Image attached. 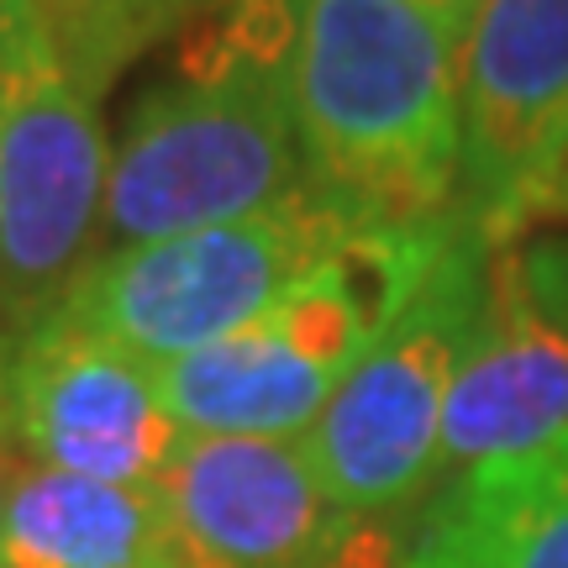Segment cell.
I'll return each mask as SVG.
<instances>
[{
	"mask_svg": "<svg viewBox=\"0 0 568 568\" xmlns=\"http://www.w3.org/2000/svg\"><path fill=\"white\" fill-rule=\"evenodd\" d=\"M290 111L311 190L374 222L458 211V42L406 0H290Z\"/></svg>",
	"mask_w": 568,
	"mask_h": 568,
	"instance_id": "1",
	"label": "cell"
},
{
	"mask_svg": "<svg viewBox=\"0 0 568 568\" xmlns=\"http://www.w3.org/2000/svg\"><path fill=\"white\" fill-rule=\"evenodd\" d=\"M437 222L358 216L264 316L232 337L153 364L163 410L195 437H305L458 237Z\"/></svg>",
	"mask_w": 568,
	"mask_h": 568,
	"instance_id": "2",
	"label": "cell"
},
{
	"mask_svg": "<svg viewBox=\"0 0 568 568\" xmlns=\"http://www.w3.org/2000/svg\"><path fill=\"white\" fill-rule=\"evenodd\" d=\"M311 190L284 63H184L148 90L111 148L105 237L159 243L301 201Z\"/></svg>",
	"mask_w": 568,
	"mask_h": 568,
	"instance_id": "3",
	"label": "cell"
},
{
	"mask_svg": "<svg viewBox=\"0 0 568 568\" xmlns=\"http://www.w3.org/2000/svg\"><path fill=\"white\" fill-rule=\"evenodd\" d=\"M489 253L495 243L464 216L416 301L379 332L301 437L322 489L347 516L395 521L443 485V410L485 311Z\"/></svg>",
	"mask_w": 568,
	"mask_h": 568,
	"instance_id": "4",
	"label": "cell"
},
{
	"mask_svg": "<svg viewBox=\"0 0 568 568\" xmlns=\"http://www.w3.org/2000/svg\"><path fill=\"white\" fill-rule=\"evenodd\" d=\"M353 222V211L305 190L247 222L105 247L59 311L142 364H169L264 316Z\"/></svg>",
	"mask_w": 568,
	"mask_h": 568,
	"instance_id": "5",
	"label": "cell"
},
{
	"mask_svg": "<svg viewBox=\"0 0 568 568\" xmlns=\"http://www.w3.org/2000/svg\"><path fill=\"white\" fill-rule=\"evenodd\" d=\"M111 142L95 95L63 63L0 84V337L11 343L74 290L105 226Z\"/></svg>",
	"mask_w": 568,
	"mask_h": 568,
	"instance_id": "6",
	"label": "cell"
},
{
	"mask_svg": "<svg viewBox=\"0 0 568 568\" xmlns=\"http://www.w3.org/2000/svg\"><path fill=\"white\" fill-rule=\"evenodd\" d=\"M159 500L184 568H400V537L347 516L301 437L184 432Z\"/></svg>",
	"mask_w": 568,
	"mask_h": 568,
	"instance_id": "7",
	"label": "cell"
},
{
	"mask_svg": "<svg viewBox=\"0 0 568 568\" xmlns=\"http://www.w3.org/2000/svg\"><path fill=\"white\" fill-rule=\"evenodd\" d=\"M458 211L516 243L568 148V0H479L458 53Z\"/></svg>",
	"mask_w": 568,
	"mask_h": 568,
	"instance_id": "8",
	"label": "cell"
},
{
	"mask_svg": "<svg viewBox=\"0 0 568 568\" xmlns=\"http://www.w3.org/2000/svg\"><path fill=\"white\" fill-rule=\"evenodd\" d=\"M0 422L27 464L105 485H159L184 443L180 422L159 400L153 364L63 311H48L6 343Z\"/></svg>",
	"mask_w": 568,
	"mask_h": 568,
	"instance_id": "9",
	"label": "cell"
},
{
	"mask_svg": "<svg viewBox=\"0 0 568 568\" xmlns=\"http://www.w3.org/2000/svg\"><path fill=\"white\" fill-rule=\"evenodd\" d=\"M568 437V326L537 295L521 243H495L485 311L443 410V479Z\"/></svg>",
	"mask_w": 568,
	"mask_h": 568,
	"instance_id": "10",
	"label": "cell"
},
{
	"mask_svg": "<svg viewBox=\"0 0 568 568\" xmlns=\"http://www.w3.org/2000/svg\"><path fill=\"white\" fill-rule=\"evenodd\" d=\"M400 568H568V437L447 474L400 537Z\"/></svg>",
	"mask_w": 568,
	"mask_h": 568,
	"instance_id": "11",
	"label": "cell"
},
{
	"mask_svg": "<svg viewBox=\"0 0 568 568\" xmlns=\"http://www.w3.org/2000/svg\"><path fill=\"white\" fill-rule=\"evenodd\" d=\"M6 568H169L174 537L159 485H105L21 458L0 527Z\"/></svg>",
	"mask_w": 568,
	"mask_h": 568,
	"instance_id": "12",
	"label": "cell"
},
{
	"mask_svg": "<svg viewBox=\"0 0 568 568\" xmlns=\"http://www.w3.org/2000/svg\"><path fill=\"white\" fill-rule=\"evenodd\" d=\"M205 11H216V0H42V27L63 74L101 101L126 63Z\"/></svg>",
	"mask_w": 568,
	"mask_h": 568,
	"instance_id": "13",
	"label": "cell"
},
{
	"mask_svg": "<svg viewBox=\"0 0 568 568\" xmlns=\"http://www.w3.org/2000/svg\"><path fill=\"white\" fill-rule=\"evenodd\" d=\"M48 53L53 42L42 27V0H0V84Z\"/></svg>",
	"mask_w": 568,
	"mask_h": 568,
	"instance_id": "14",
	"label": "cell"
},
{
	"mask_svg": "<svg viewBox=\"0 0 568 568\" xmlns=\"http://www.w3.org/2000/svg\"><path fill=\"white\" fill-rule=\"evenodd\" d=\"M531 268V284L537 295L552 305V316L568 326V243H521Z\"/></svg>",
	"mask_w": 568,
	"mask_h": 568,
	"instance_id": "15",
	"label": "cell"
},
{
	"mask_svg": "<svg viewBox=\"0 0 568 568\" xmlns=\"http://www.w3.org/2000/svg\"><path fill=\"white\" fill-rule=\"evenodd\" d=\"M406 6H416V11H422L426 21H437L447 38L458 42V38H464V27H468V17H474V6H479V0H406Z\"/></svg>",
	"mask_w": 568,
	"mask_h": 568,
	"instance_id": "16",
	"label": "cell"
},
{
	"mask_svg": "<svg viewBox=\"0 0 568 568\" xmlns=\"http://www.w3.org/2000/svg\"><path fill=\"white\" fill-rule=\"evenodd\" d=\"M537 216H568V148H564V159L552 163L542 195H537Z\"/></svg>",
	"mask_w": 568,
	"mask_h": 568,
	"instance_id": "17",
	"label": "cell"
},
{
	"mask_svg": "<svg viewBox=\"0 0 568 568\" xmlns=\"http://www.w3.org/2000/svg\"><path fill=\"white\" fill-rule=\"evenodd\" d=\"M17 474H21V453L11 443V432L0 422V527H6V506H11V489H17Z\"/></svg>",
	"mask_w": 568,
	"mask_h": 568,
	"instance_id": "18",
	"label": "cell"
},
{
	"mask_svg": "<svg viewBox=\"0 0 568 568\" xmlns=\"http://www.w3.org/2000/svg\"><path fill=\"white\" fill-rule=\"evenodd\" d=\"M0 368H6V337H0Z\"/></svg>",
	"mask_w": 568,
	"mask_h": 568,
	"instance_id": "19",
	"label": "cell"
},
{
	"mask_svg": "<svg viewBox=\"0 0 568 568\" xmlns=\"http://www.w3.org/2000/svg\"><path fill=\"white\" fill-rule=\"evenodd\" d=\"M169 568H184V564H169Z\"/></svg>",
	"mask_w": 568,
	"mask_h": 568,
	"instance_id": "20",
	"label": "cell"
},
{
	"mask_svg": "<svg viewBox=\"0 0 568 568\" xmlns=\"http://www.w3.org/2000/svg\"><path fill=\"white\" fill-rule=\"evenodd\" d=\"M0 568H6V564H0Z\"/></svg>",
	"mask_w": 568,
	"mask_h": 568,
	"instance_id": "21",
	"label": "cell"
}]
</instances>
